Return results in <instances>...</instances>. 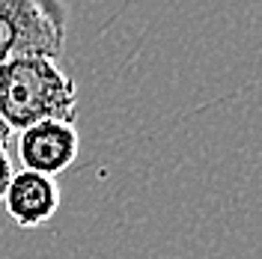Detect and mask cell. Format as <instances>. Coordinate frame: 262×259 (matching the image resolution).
<instances>
[{
  "mask_svg": "<svg viewBox=\"0 0 262 259\" xmlns=\"http://www.w3.org/2000/svg\"><path fill=\"white\" fill-rule=\"evenodd\" d=\"M78 116V87L57 60L24 57L0 66V119L9 131H24L45 122Z\"/></svg>",
  "mask_w": 262,
  "mask_h": 259,
  "instance_id": "obj_1",
  "label": "cell"
},
{
  "mask_svg": "<svg viewBox=\"0 0 262 259\" xmlns=\"http://www.w3.org/2000/svg\"><path fill=\"white\" fill-rule=\"evenodd\" d=\"M66 33V0H0V66L24 57L60 60Z\"/></svg>",
  "mask_w": 262,
  "mask_h": 259,
  "instance_id": "obj_2",
  "label": "cell"
},
{
  "mask_svg": "<svg viewBox=\"0 0 262 259\" xmlns=\"http://www.w3.org/2000/svg\"><path fill=\"white\" fill-rule=\"evenodd\" d=\"M81 152V137L75 122L63 119H45L30 128L18 131L15 155L21 170H33L42 176H60L66 167H72Z\"/></svg>",
  "mask_w": 262,
  "mask_h": 259,
  "instance_id": "obj_3",
  "label": "cell"
},
{
  "mask_svg": "<svg viewBox=\"0 0 262 259\" xmlns=\"http://www.w3.org/2000/svg\"><path fill=\"white\" fill-rule=\"evenodd\" d=\"M3 206L21 229H36L48 224L60 209V185L54 176L18 170L3 194Z\"/></svg>",
  "mask_w": 262,
  "mask_h": 259,
  "instance_id": "obj_4",
  "label": "cell"
},
{
  "mask_svg": "<svg viewBox=\"0 0 262 259\" xmlns=\"http://www.w3.org/2000/svg\"><path fill=\"white\" fill-rule=\"evenodd\" d=\"M15 176V167H12V158L6 155V149L0 146V203H3V194H6V188H9V182Z\"/></svg>",
  "mask_w": 262,
  "mask_h": 259,
  "instance_id": "obj_5",
  "label": "cell"
},
{
  "mask_svg": "<svg viewBox=\"0 0 262 259\" xmlns=\"http://www.w3.org/2000/svg\"><path fill=\"white\" fill-rule=\"evenodd\" d=\"M9 140H12V131H9V125L0 119V146L6 149V143H9Z\"/></svg>",
  "mask_w": 262,
  "mask_h": 259,
  "instance_id": "obj_6",
  "label": "cell"
}]
</instances>
